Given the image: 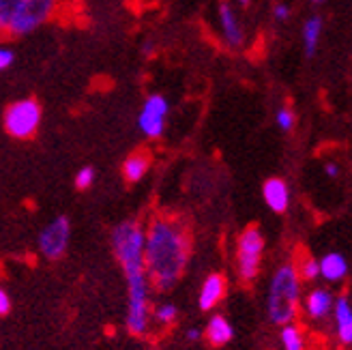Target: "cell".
Listing matches in <instances>:
<instances>
[{
	"label": "cell",
	"mask_w": 352,
	"mask_h": 350,
	"mask_svg": "<svg viewBox=\"0 0 352 350\" xmlns=\"http://www.w3.org/2000/svg\"><path fill=\"white\" fill-rule=\"evenodd\" d=\"M112 252L127 279V331L142 338L151 329V279L144 265V223L138 219L120 221L110 237Z\"/></svg>",
	"instance_id": "cell-1"
},
{
	"label": "cell",
	"mask_w": 352,
	"mask_h": 350,
	"mask_svg": "<svg viewBox=\"0 0 352 350\" xmlns=\"http://www.w3.org/2000/svg\"><path fill=\"white\" fill-rule=\"evenodd\" d=\"M191 232L187 223L176 215H153L144 223V265L151 286L170 292L189 265Z\"/></svg>",
	"instance_id": "cell-2"
},
{
	"label": "cell",
	"mask_w": 352,
	"mask_h": 350,
	"mask_svg": "<svg viewBox=\"0 0 352 350\" xmlns=\"http://www.w3.org/2000/svg\"><path fill=\"white\" fill-rule=\"evenodd\" d=\"M301 277H298L296 265L292 262H284L279 265L267 288V316L271 325L284 327L294 322L298 309H301Z\"/></svg>",
	"instance_id": "cell-3"
},
{
	"label": "cell",
	"mask_w": 352,
	"mask_h": 350,
	"mask_svg": "<svg viewBox=\"0 0 352 350\" xmlns=\"http://www.w3.org/2000/svg\"><path fill=\"white\" fill-rule=\"evenodd\" d=\"M41 103L32 97L17 99L7 106L3 114V127L15 140H30L41 127Z\"/></svg>",
	"instance_id": "cell-4"
},
{
	"label": "cell",
	"mask_w": 352,
	"mask_h": 350,
	"mask_svg": "<svg viewBox=\"0 0 352 350\" xmlns=\"http://www.w3.org/2000/svg\"><path fill=\"white\" fill-rule=\"evenodd\" d=\"M264 254V237L260 228L250 226L245 228L236 241V273L245 284L256 282V277L262 267Z\"/></svg>",
	"instance_id": "cell-5"
},
{
	"label": "cell",
	"mask_w": 352,
	"mask_h": 350,
	"mask_svg": "<svg viewBox=\"0 0 352 350\" xmlns=\"http://www.w3.org/2000/svg\"><path fill=\"white\" fill-rule=\"evenodd\" d=\"M168 114H170V101L160 93H153L144 99L142 108H140L138 129L142 131V135L148 140L162 138L166 131Z\"/></svg>",
	"instance_id": "cell-6"
},
{
	"label": "cell",
	"mask_w": 352,
	"mask_h": 350,
	"mask_svg": "<svg viewBox=\"0 0 352 350\" xmlns=\"http://www.w3.org/2000/svg\"><path fill=\"white\" fill-rule=\"evenodd\" d=\"M69 241H72V221L65 215H58L43 226V230L39 232V239H37V245L43 258L60 260L69 250Z\"/></svg>",
	"instance_id": "cell-7"
},
{
	"label": "cell",
	"mask_w": 352,
	"mask_h": 350,
	"mask_svg": "<svg viewBox=\"0 0 352 350\" xmlns=\"http://www.w3.org/2000/svg\"><path fill=\"white\" fill-rule=\"evenodd\" d=\"M58 3L60 0H26L20 17L13 22L9 30V37H26V34L43 26L50 17L56 13Z\"/></svg>",
	"instance_id": "cell-8"
},
{
	"label": "cell",
	"mask_w": 352,
	"mask_h": 350,
	"mask_svg": "<svg viewBox=\"0 0 352 350\" xmlns=\"http://www.w3.org/2000/svg\"><path fill=\"white\" fill-rule=\"evenodd\" d=\"M217 22H219V32H221V39L228 47L239 50L245 43V28L241 17L234 9V5L230 0H221L219 7H217Z\"/></svg>",
	"instance_id": "cell-9"
},
{
	"label": "cell",
	"mask_w": 352,
	"mask_h": 350,
	"mask_svg": "<svg viewBox=\"0 0 352 350\" xmlns=\"http://www.w3.org/2000/svg\"><path fill=\"white\" fill-rule=\"evenodd\" d=\"M333 307H336V294H333L327 286L311 288L303 299V311L311 320L329 318L333 314Z\"/></svg>",
	"instance_id": "cell-10"
},
{
	"label": "cell",
	"mask_w": 352,
	"mask_h": 350,
	"mask_svg": "<svg viewBox=\"0 0 352 350\" xmlns=\"http://www.w3.org/2000/svg\"><path fill=\"white\" fill-rule=\"evenodd\" d=\"M262 198H264V204H267L273 213L284 215L290 208V202H292L290 185L279 177L267 179L262 185Z\"/></svg>",
	"instance_id": "cell-11"
},
{
	"label": "cell",
	"mask_w": 352,
	"mask_h": 350,
	"mask_svg": "<svg viewBox=\"0 0 352 350\" xmlns=\"http://www.w3.org/2000/svg\"><path fill=\"white\" fill-rule=\"evenodd\" d=\"M226 277L221 273H210L204 277V282L200 286V292H198V307L202 311H210L215 309L221 299L226 296Z\"/></svg>",
	"instance_id": "cell-12"
},
{
	"label": "cell",
	"mask_w": 352,
	"mask_h": 350,
	"mask_svg": "<svg viewBox=\"0 0 352 350\" xmlns=\"http://www.w3.org/2000/svg\"><path fill=\"white\" fill-rule=\"evenodd\" d=\"M331 316L338 340L344 346H352V301L348 296H336V307H333Z\"/></svg>",
	"instance_id": "cell-13"
},
{
	"label": "cell",
	"mask_w": 352,
	"mask_h": 350,
	"mask_svg": "<svg viewBox=\"0 0 352 350\" xmlns=\"http://www.w3.org/2000/svg\"><path fill=\"white\" fill-rule=\"evenodd\" d=\"M204 340L213 346V348H221L226 344H230L232 338H234V327L230 325L223 314H213L208 320H206V327H204Z\"/></svg>",
	"instance_id": "cell-14"
},
{
	"label": "cell",
	"mask_w": 352,
	"mask_h": 350,
	"mask_svg": "<svg viewBox=\"0 0 352 350\" xmlns=\"http://www.w3.org/2000/svg\"><path fill=\"white\" fill-rule=\"evenodd\" d=\"M318 265H320V277L327 284L344 282L348 275V269H350L346 256L340 252H327L324 256L318 258Z\"/></svg>",
	"instance_id": "cell-15"
},
{
	"label": "cell",
	"mask_w": 352,
	"mask_h": 350,
	"mask_svg": "<svg viewBox=\"0 0 352 350\" xmlns=\"http://www.w3.org/2000/svg\"><path fill=\"white\" fill-rule=\"evenodd\" d=\"M148 168H151V155L146 151H135L122 162L120 172H122V179L127 183H140L146 177Z\"/></svg>",
	"instance_id": "cell-16"
},
{
	"label": "cell",
	"mask_w": 352,
	"mask_h": 350,
	"mask_svg": "<svg viewBox=\"0 0 352 350\" xmlns=\"http://www.w3.org/2000/svg\"><path fill=\"white\" fill-rule=\"evenodd\" d=\"M322 28L324 22L320 15H309L307 20L303 22V32H301V39H303V50H305V56L311 58L318 50L320 37H322Z\"/></svg>",
	"instance_id": "cell-17"
},
{
	"label": "cell",
	"mask_w": 352,
	"mask_h": 350,
	"mask_svg": "<svg viewBox=\"0 0 352 350\" xmlns=\"http://www.w3.org/2000/svg\"><path fill=\"white\" fill-rule=\"evenodd\" d=\"M26 0H0V37H9L13 22L20 17Z\"/></svg>",
	"instance_id": "cell-18"
},
{
	"label": "cell",
	"mask_w": 352,
	"mask_h": 350,
	"mask_svg": "<svg viewBox=\"0 0 352 350\" xmlns=\"http://www.w3.org/2000/svg\"><path fill=\"white\" fill-rule=\"evenodd\" d=\"M279 344H281V350H305L303 329L294 322L279 327Z\"/></svg>",
	"instance_id": "cell-19"
},
{
	"label": "cell",
	"mask_w": 352,
	"mask_h": 350,
	"mask_svg": "<svg viewBox=\"0 0 352 350\" xmlns=\"http://www.w3.org/2000/svg\"><path fill=\"white\" fill-rule=\"evenodd\" d=\"M151 318L157 322V325H162V327H170L176 322V318H179V307H176L174 303H157L153 309H151Z\"/></svg>",
	"instance_id": "cell-20"
},
{
	"label": "cell",
	"mask_w": 352,
	"mask_h": 350,
	"mask_svg": "<svg viewBox=\"0 0 352 350\" xmlns=\"http://www.w3.org/2000/svg\"><path fill=\"white\" fill-rule=\"evenodd\" d=\"M298 271V277H301V282H316V279H320V265H318V258H303L301 265L296 267Z\"/></svg>",
	"instance_id": "cell-21"
},
{
	"label": "cell",
	"mask_w": 352,
	"mask_h": 350,
	"mask_svg": "<svg viewBox=\"0 0 352 350\" xmlns=\"http://www.w3.org/2000/svg\"><path fill=\"white\" fill-rule=\"evenodd\" d=\"M294 122H296V118H294V112H292L290 108L281 106V108L275 112V125H277L281 131H284V133H288V131L294 129Z\"/></svg>",
	"instance_id": "cell-22"
},
{
	"label": "cell",
	"mask_w": 352,
	"mask_h": 350,
	"mask_svg": "<svg viewBox=\"0 0 352 350\" xmlns=\"http://www.w3.org/2000/svg\"><path fill=\"white\" fill-rule=\"evenodd\" d=\"M95 177H97V174H95V168L84 166V168H80V170L76 172L74 183H76V187H78L80 191H86V189H91V187H93Z\"/></svg>",
	"instance_id": "cell-23"
},
{
	"label": "cell",
	"mask_w": 352,
	"mask_h": 350,
	"mask_svg": "<svg viewBox=\"0 0 352 350\" xmlns=\"http://www.w3.org/2000/svg\"><path fill=\"white\" fill-rule=\"evenodd\" d=\"M15 63V54L11 47H5L0 45V72H7V69H11Z\"/></svg>",
	"instance_id": "cell-24"
},
{
	"label": "cell",
	"mask_w": 352,
	"mask_h": 350,
	"mask_svg": "<svg viewBox=\"0 0 352 350\" xmlns=\"http://www.w3.org/2000/svg\"><path fill=\"white\" fill-rule=\"evenodd\" d=\"M273 17H275L277 22H286L288 17H290V7L286 3H277L273 7Z\"/></svg>",
	"instance_id": "cell-25"
},
{
	"label": "cell",
	"mask_w": 352,
	"mask_h": 350,
	"mask_svg": "<svg viewBox=\"0 0 352 350\" xmlns=\"http://www.w3.org/2000/svg\"><path fill=\"white\" fill-rule=\"evenodd\" d=\"M9 311H11V296L3 286H0V316H7Z\"/></svg>",
	"instance_id": "cell-26"
},
{
	"label": "cell",
	"mask_w": 352,
	"mask_h": 350,
	"mask_svg": "<svg viewBox=\"0 0 352 350\" xmlns=\"http://www.w3.org/2000/svg\"><path fill=\"white\" fill-rule=\"evenodd\" d=\"M185 338H187L189 342H200V340L204 338V333H202V329H198V327H191V329H187Z\"/></svg>",
	"instance_id": "cell-27"
},
{
	"label": "cell",
	"mask_w": 352,
	"mask_h": 350,
	"mask_svg": "<svg viewBox=\"0 0 352 350\" xmlns=\"http://www.w3.org/2000/svg\"><path fill=\"white\" fill-rule=\"evenodd\" d=\"M340 166L338 164H333V162H329V164H324V174H327V177L329 179H338L340 177Z\"/></svg>",
	"instance_id": "cell-28"
},
{
	"label": "cell",
	"mask_w": 352,
	"mask_h": 350,
	"mask_svg": "<svg viewBox=\"0 0 352 350\" xmlns=\"http://www.w3.org/2000/svg\"><path fill=\"white\" fill-rule=\"evenodd\" d=\"M236 3H239L241 7H248V5L252 3V0H236Z\"/></svg>",
	"instance_id": "cell-29"
},
{
	"label": "cell",
	"mask_w": 352,
	"mask_h": 350,
	"mask_svg": "<svg viewBox=\"0 0 352 350\" xmlns=\"http://www.w3.org/2000/svg\"><path fill=\"white\" fill-rule=\"evenodd\" d=\"M151 50H153V43H144V52H146V54H151Z\"/></svg>",
	"instance_id": "cell-30"
},
{
	"label": "cell",
	"mask_w": 352,
	"mask_h": 350,
	"mask_svg": "<svg viewBox=\"0 0 352 350\" xmlns=\"http://www.w3.org/2000/svg\"><path fill=\"white\" fill-rule=\"evenodd\" d=\"M309 3H311V5H324L327 0H309Z\"/></svg>",
	"instance_id": "cell-31"
}]
</instances>
